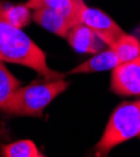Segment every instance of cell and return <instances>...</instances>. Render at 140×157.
Masks as SVG:
<instances>
[{"label": "cell", "mask_w": 140, "mask_h": 157, "mask_svg": "<svg viewBox=\"0 0 140 157\" xmlns=\"http://www.w3.org/2000/svg\"><path fill=\"white\" fill-rule=\"evenodd\" d=\"M2 3V0H0ZM0 60L24 65L35 71L44 79H62L63 75L49 68L44 52L23 32L0 14Z\"/></svg>", "instance_id": "obj_1"}, {"label": "cell", "mask_w": 140, "mask_h": 157, "mask_svg": "<svg viewBox=\"0 0 140 157\" xmlns=\"http://www.w3.org/2000/svg\"><path fill=\"white\" fill-rule=\"evenodd\" d=\"M70 82L63 78L35 81L27 86H20L8 102L0 107V112L6 116L41 117L44 109L65 92Z\"/></svg>", "instance_id": "obj_2"}, {"label": "cell", "mask_w": 140, "mask_h": 157, "mask_svg": "<svg viewBox=\"0 0 140 157\" xmlns=\"http://www.w3.org/2000/svg\"><path fill=\"white\" fill-rule=\"evenodd\" d=\"M140 137V99L122 102L112 111L105 131L95 146L96 156H107L121 143Z\"/></svg>", "instance_id": "obj_3"}, {"label": "cell", "mask_w": 140, "mask_h": 157, "mask_svg": "<svg viewBox=\"0 0 140 157\" xmlns=\"http://www.w3.org/2000/svg\"><path fill=\"white\" fill-rule=\"evenodd\" d=\"M77 21L92 29L107 47H110L118 38L125 34L116 21L111 19L106 13L96 8L87 6L85 2L77 8Z\"/></svg>", "instance_id": "obj_4"}, {"label": "cell", "mask_w": 140, "mask_h": 157, "mask_svg": "<svg viewBox=\"0 0 140 157\" xmlns=\"http://www.w3.org/2000/svg\"><path fill=\"white\" fill-rule=\"evenodd\" d=\"M110 89L124 97H140V57L112 69Z\"/></svg>", "instance_id": "obj_5"}, {"label": "cell", "mask_w": 140, "mask_h": 157, "mask_svg": "<svg viewBox=\"0 0 140 157\" xmlns=\"http://www.w3.org/2000/svg\"><path fill=\"white\" fill-rule=\"evenodd\" d=\"M32 20L37 23L39 27L47 29L58 36L67 38L68 32L73 25L78 24L76 20L63 13L50 10V9H35L32 11Z\"/></svg>", "instance_id": "obj_6"}, {"label": "cell", "mask_w": 140, "mask_h": 157, "mask_svg": "<svg viewBox=\"0 0 140 157\" xmlns=\"http://www.w3.org/2000/svg\"><path fill=\"white\" fill-rule=\"evenodd\" d=\"M67 40L77 53L83 54H96L106 47L97 34L82 23L76 24L71 28L67 35Z\"/></svg>", "instance_id": "obj_7"}, {"label": "cell", "mask_w": 140, "mask_h": 157, "mask_svg": "<svg viewBox=\"0 0 140 157\" xmlns=\"http://www.w3.org/2000/svg\"><path fill=\"white\" fill-rule=\"evenodd\" d=\"M119 64L120 60L116 53L114 52L112 48L109 47V49H102L90 59L78 64L77 67L71 69L67 74H88V73H96L104 71H112Z\"/></svg>", "instance_id": "obj_8"}, {"label": "cell", "mask_w": 140, "mask_h": 157, "mask_svg": "<svg viewBox=\"0 0 140 157\" xmlns=\"http://www.w3.org/2000/svg\"><path fill=\"white\" fill-rule=\"evenodd\" d=\"M110 48L116 53L120 63H125L140 57V42L131 34L125 33L114 42Z\"/></svg>", "instance_id": "obj_9"}, {"label": "cell", "mask_w": 140, "mask_h": 157, "mask_svg": "<svg viewBox=\"0 0 140 157\" xmlns=\"http://www.w3.org/2000/svg\"><path fill=\"white\" fill-rule=\"evenodd\" d=\"M0 14L3 18L13 24L14 27L24 28L32 20V10L24 4H6L2 0L0 3Z\"/></svg>", "instance_id": "obj_10"}, {"label": "cell", "mask_w": 140, "mask_h": 157, "mask_svg": "<svg viewBox=\"0 0 140 157\" xmlns=\"http://www.w3.org/2000/svg\"><path fill=\"white\" fill-rule=\"evenodd\" d=\"M83 3V2H82ZM81 3H74L73 0H28L25 5H27L30 10L35 9H50L56 10L59 13H63L71 18H73L77 21V8Z\"/></svg>", "instance_id": "obj_11"}, {"label": "cell", "mask_w": 140, "mask_h": 157, "mask_svg": "<svg viewBox=\"0 0 140 157\" xmlns=\"http://www.w3.org/2000/svg\"><path fill=\"white\" fill-rule=\"evenodd\" d=\"M0 153L4 157H43L35 143L30 140H20L3 146Z\"/></svg>", "instance_id": "obj_12"}, {"label": "cell", "mask_w": 140, "mask_h": 157, "mask_svg": "<svg viewBox=\"0 0 140 157\" xmlns=\"http://www.w3.org/2000/svg\"><path fill=\"white\" fill-rule=\"evenodd\" d=\"M20 84V81L5 67L4 62L0 60V107L8 102Z\"/></svg>", "instance_id": "obj_13"}, {"label": "cell", "mask_w": 140, "mask_h": 157, "mask_svg": "<svg viewBox=\"0 0 140 157\" xmlns=\"http://www.w3.org/2000/svg\"><path fill=\"white\" fill-rule=\"evenodd\" d=\"M73 2H74V3H82L83 0H73Z\"/></svg>", "instance_id": "obj_14"}, {"label": "cell", "mask_w": 140, "mask_h": 157, "mask_svg": "<svg viewBox=\"0 0 140 157\" xmlns=\"http://www.w3.org/2000/svg\"><path fill=\"white\" fill-rule=\"evenodd\" d=\"M0 156H2V155H0Z\"/></svg>", "instance_id": "obj_15"}]
</instances>
